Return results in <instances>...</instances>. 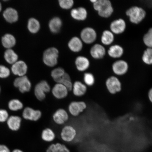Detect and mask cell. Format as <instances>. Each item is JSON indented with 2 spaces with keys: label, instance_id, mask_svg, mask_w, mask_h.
I'll list each match as a JSON object with an SVG mask.
<instances>
[{
  "label": "cell",
  "instance_id": "8992f818",
  "mask_svg": "<svg viewBox=\"0 0 152 152\" xmlns=\"http://www.w3.org/2000/svg\"><path fill=\"white\" fill-rule=\"evenodd\" d=\"M14 85L23 94L29 92L31 88V82L26 75L16 78L14 81Z\"/></svg>",
  "mask_w": 152,
  "mask_h": 152
},
{
  "label": "cell",
  "instance_id": "30bf717a",
  "mask_svg": "<svg viewBox=\"0 0 152 152\" xmlns=\"http://www.w3.org/2000/svg\"><path fill=\"white\" fill-rule=\"evenodd\" d=\"M81 38L83 42L86 44H91L94 42L96 38V33L92 28H85L81 31Z\"/></svg>",
  "mask_w": 152,
  "mask_h": 152
},
{
  "label": "cell",
  "instance_id": "8d00e7d4",
  "mask_svg": "<svg viewBox=\"0 0 152 152\" xmlns=\"http://www.w3.org/2000/svg\"><path fill=\"white\" fill-rule=\"evenodd\" d=\"M58 3L60 7L64 9H71L74 5V1L72 0H59Z\"/></svg>",
  "mask_w": 152,
  "mask_h": 152
},
{
  "label": "cell",
  "instance_id": "b9f144b4",
  "mask_svg": "<svg viewBox=\"0 0 152 152\" xmlns=\"http://www.w3.org/2000/svg\"><path fill=\"white\" fill-rule=\"evenodd\" d=\"M12 152H23L22 151H21V150L18 149H15L14 150V151H12Z\"/></svg>",
  "mask_w": 152,
  "mask_h": 152
},
{
  "label": "cell",
  "instance_id": "f1b7e54d",
  "mask_svg": "<svg viewBox=\"0 0 152 152\" xmlns=\"http://www.w3.org/2000/svg\"><path fill=\"white\" fill-rule=\"evenodd\" d=\"M41 138L44 141L52 142L56 138V134L52 129L47 128L43 130L41 134Z\"/></svg>",
  "mask_w": 152,
  "mask_h": 152
},
{
  "label": "cell",
  "instance_id": "74e56055",
  "mask_svg": "<svg viewBox=\"0 0 152 152\" xmlns=\"http://www.w3.org/2000/svg\"><path fill=\"white\" fill-rule=\"evenodd\" d=\"M10 75V71L5 66L0 64V78L5 79L8 77Z\"/></svg>",
  "mask_w": 152,
  "mask_h": 152
},
{
  "label": "cell",
  "instance_id": "7c38bea8",
  "mask_svg": "<svg viewBox=\"0 0 152 152\" xmlns=\"http://www.w3.org/2000/svg\"><path fill=\"white\" fill-rule=\"evenodd\" d=\"M11 71L14 75L18 77L26 75L28 71V66L23 61H18L11 66Z\"/></svg>",
  "mask_w": 152,
  "mask_h": 152
},
{
  "label": "cell",
  "instance_id": "d6986e66",
  "mask_svg": "<svg viewBox=\"0 0 152 152\" xmlns=\"http://www.w3.org/2000/svg\"><path fill=\"white\" fill-rule=\"evenodd\" d=\"M72 90L75 96H82L84 95L87 91V87L84 83L80 81H76L74 83Z\"/></svg>",
  "mask_w": 152,
  "mask_h": 152
},
{
  "label": "cell",
  "instance_id": "d590c367",
  "mask_svg": "<svg viewBox=\"0 0 152 152\" xmlns=\"http://www.w3.org/2000/svg\"><path fill=\"white\" fill-rule=\"evenodd\" d=\"M143 40L146 46L149 48H152V28H150L144 35Z\"/></svg>",
  "mask_w": 152,
  "mask_h": 152
},
{
  "label": "cell",
  "instance_id": "7bdbcfd3",
  "mask_svg": "<svg viewBox=\"0 0 152 152\" xmlns=\"http://www.w3.org/2000/svg\"><path fill=\"white\" fill-rule=\"evenodd\" d=\"M2 7L1 4L0 2V12H1L2 10Z\"/></svg>",
  "mask_w": 152,
  "mask_h": 152
},
{
  "label": "cell",
  "instance_id": "ffe728a7",
  "mask_svg": "<svg viewBox=\"0 0 152 152\" xmlns=\"http://www.w3.org/2000/svg\"><path fill=\"white\" fill-rule=\"evenodd\" d=\"M72 18L78 20H84L86 18L87 12L84 7H80L72 9L71 12Z\"/></svg>",
  "mask_w": 152,
  "mask_h": 152
},
{
  "label": "cell",
  "instance_id": "ee69618b",
  "mask_svg": "<svg viewBox=\"0 0 152 152\" xmlns=\"http://www.w3.org/2000/svg\"><path fill=\"white\" fill-rule=\"evenodd\" d=\"M1 87H0V93H1Z\"/></svg>",
  "mask_w": 152,
  "mask_h": 152
},
{
  "label": "cell",
  "instance_id": "2e32d148",
  "mask_svg": "<svg viewBox=\"0 0 152 152\" xmlns=\"http://www.w3.org/2000/svg\"><path fill=\"white\" fill-rule=\"evenodd\" d=\"M3 16L6 21L10 23H13L18 21L19 16L16 9L12 7H8L4 11Z\"/></svg>",
  "mask_w": 152,
  "mask_h": 152
},
{
  "label": "cell",
  "instance_id": "9c48e42d",
  "mask_svg": "<svg viewBox=\"0 0 152 152\" xmlns=\"http://www.w3.org/2000/svg\"><path fill=\"white\" fill-rule=\"evenodd\" d=\"M42 113L39 110H35L27 107L25 108L22 113V116L26 120L37 121L41 118Z\"/></svg>",
  "mask_w": 152,
  "mask_h": 152
},
{
  "label": "cell",
  "instance_id": "ac0fdd59",
  "mask_svg": "<svg viewBox=\"0 0 152 152\" xmlns=\"http://www.w3.org/2000/svg\"><path fill=\"white\" fill-rule=\"evenodd\" d=\"M90 54L93 58L95 59L102 58L106 54L105 49L102 45L96 44L91 48Z\"/></svg>",
  "mask_w": 152,
  "mask_h": 152
},
{
  "label": "cell",
  "instance_id": "277c9868",
  "mask_svg": "<svg viewBox=\"0 0 152 152\" xmlns=\"http://www.w3.org/2000/svg\"><path fill=\"white\" fill-rule=\"evenodd\" d=\"M105 85L107 92L112 95L118 94L122 90V83L115 76H112L108 77L105 81Z\"/></svg>",
  "mask_w": 152,
  "mask_h": 152
},
{
  "label": "cell",
  "instance_id": "7402d4cb",
  "mask_svg": "<svg viewBox=\"0 0 152 152\" xmlns=\"http://www.w3.org/2000/svg\"><path fill=\"white\" fill-rule=\"evenodd\" d=\"M75 65L79 71L83 72L86 70L90 66V61L88 59L83 56H79L76 59Z\"/></svg>",
  "mask_w": 152,
  "mask_h": 152
},
{
  "label": "cell",
  "instance_id": "5b68a950",
  "mask_svg": "<svg viewBox=\"0 0 152 152\" xmlns=\"http://www.w3.org/2000/svg\"><path fill=\"white\" fill-rule=\"evenodd\" d=\"M51 88L48 83L45 80L41 81L38 83L34 89V94L36 98L40 101L46 97V94L50 92Z\"/></svg>",
  "mask_w": 152,
  "mask_h": 152
},
{
  "label": "cell",
  "instance_id": "e575fe53",
  "mask_svg": "<svg viewBox=\"0 0 152 152\" xmlns=\"http://www.w3.org/2000/svg\"><path fill=\"white\" fill-rule=\"evenodd\" d=\"M85 85L88 86H92L94 85L95 82L94 76L93 74L90 73H86L84 74L83 77Z\"/></svg>",
  "mask_w": 152,
  "mask_h": 152
},
{
  "label": "cell",
  "instance_id": "60d3db41",
  "mask_svg": "<svg viewBox=\"0 0 152 152\" xmlns=\"http://www.w3.org/2000/svg\"><path fill=\"white\" fill-rule=\"evenodd\" d=\"M148 98L149 102L152 104V87L148 91Z\"/></svg>",
  "mask_w": 152,
  "mask_h": 152
},
{
  "label": "cell",
  "instance_id": "3957f363",
  "mask_svg": "<svg viewBox=\"0 0 152 152\" xmlns=\"http://www.w3.org/2000/svg\"><path fill=\"white\" fill-rule=\"evenodd\" d=\"M58 51L56 48L52 47L45 51L43 54V61L45 65L53 67L58 63Z\"/></svg>",
  "mask_w": 152,
  "mask_h": 152
},
{
  "label": "cell",
  "instance_id": "83f0119b",
  "mask_svg": "<svg viewBox=\"0 0 152 152\" xmlns=\"http://www.w3.org/2000/svg\"><path fill=\"white\" fill-rule=\"evenodd\" d=\"M47 152H70V151L64 144L56 143L49 146L47 150Z\"/></svg>",
  "mask_w": 152,
  "mask_h": 152
},
{
  "label": "cell",
  "instance_id": "4fadbf2b",
  "mask_svg": "<svg viewBox=\"0 0 152 152\" xmlns=\"http://www.w3.org/2000/svg\"><path fill=\"white\" fill-rule=\"evenodd\" d=\"M53 119L56 124L62 125L68 120L69 115L65 110L60 109L57 110L53 114Z\"/></svg>",
  "mask_w": 152,
  "mask_h": 152
},
{
  "label": "cell",
  "instance_id": "836d02e7",
  "mask_svg": "<svg viewBox=\"0 0 152 152\" xmlns=\"http://www.w3.org/2000/svg\"><path fill=\"white\" fill-rule=\"evenodd\" d=\"M142 61L148 65L152 64V48H148L144 51L142 56Z\"/></svg>",
  "mask_w": 152,
  "mask_h": 152
},
{
  "label": "cell",
  "instance_id": "e0dca14e",
  "mask_svg": "<svg viewBox=\"0 0 152 152\" xmlns=\"http://www.w3.org/2000/svg\"><path fill=\"white\" fill-rule=\"evenodd\" d=\"M7 122L10 129L13 131H17L20 128L22 119L18 116L11 115L9 117Z\"/></svg>",
  "mask_w": 152,
  "mask_h": 152
},
{
  "label": "cell",
  "instance_id": "cb8c5ba5",
  "mask_svg": "<svg viewBox=\"0 0 152 152\" xmlns=\"http://www.w3.org/2000/svg\"><path fill=\"white\" fill-rule=\"evenodd\" d=\"M62 26V20L58 17H55L51 19L49 23V29L52 33L54 34L59 32Z\"/></svg>",
  "mask_w": 152,
  "mask_h": 152
},
{
  "label": "cell",
  "instance_id": "52a82bcc",
  "mask_svg": "<svg viewBox=\"0 0 152 152\" xmlns=\"http://www.w3.org/2000/svg\"><path fill=\"white\" fill-rule=\"evenodd\" d=\"M77 132L74 127L67 125L62 128L60 136L62 140L66 142L73 141L77 136Z\"/></svg>",
  "mask_w": 152,
  "mask_h": 152
},
{
  "label": "cell",
  "instance_id": "44dd1931",
  "mask_svg": "<svg viewBox=\"0 0 152 152\" xmlns=\"http://www.w3.org/2000/svg\"><path fill=\"white\" fill-rule=\"evenodd\" d=\"M3 46L7 49H11L16 45V41L14 36L10 34H7L1 38Z\"/></svg>",
  "mask_w": 152,
  "mask_h": 152
},
{
  "label": "cell",
  "instance_id": "ba28073f",
  "mask_svg": "<svg viewBox=\"0 0 152 152\" xmlns=\"http://www.w3.org/2000/svg\"><path fill=\"white\" fill-rule=\"evenodd\" d=\"M87 105L83 101H74L68 106V111L74 117H77L86 109Z\"/></svg>",
  "mask_w": 152,
  "mask_h": 152
},
{
  "label": "cell",
  "instance_id": "d4e9b609",
  "mask_svg": "<svg viewBox=\"0 0 152 152\" xmlns=\"http://www.w3.org/2000/svg\"><path fill=\"white\" fill-rule=\"evenodd\" d=\"M4 58L6 62L13 64L18 61V56L12 49H7L4 53Z\"/></svg>",
  "mask_w": 152,
  "mask_h": 152
},
{
  "label": "cell",
  "instance_id": "4316f807",
  "mask_svg": "<svg viewBox=\"0 0 152 152\" xmlns=\"http://www.w3.org/2000/svg\"><path fill=\"white\" fill-rule=\"evenodd\" d=\"M28 28L30 33L36 34L39 31L40 24L37 19L31 18L28 20L27 25Z\"/></svg>",
  "mask_w": 152,
  "mask_h": 152
},
{
  "label": "cell",
  "instance_id": "603a6c76",
  "mask_svg": "<svg viewBox=\"0 0 152 152\" xmlns=\"http://www.w3.org/2000/svg\"><path fill=\"white\" fill-rule=\"evenodd\" d=\"M68 46L72 52H79L82 49V42L78 37H73L69 42Z\"/></svg>",
  "mask_w": 152,
  "mask_h": 152
},
{
  "label": "cell",
  "instance_id": "9a60e30c",
  "mask_svg": "<svg viewBox=\"0 0 152 152\" xmlns=\"http://www.w3.org/2000/svg\"><path fill=\"white\" fill-rule=\"evenodd\" d=\"M126 27L124 20L122 19H118L114 20L110 24L111 31L113 34H121L124 32Z\"/></svg>",
  "mask_w": 152,
  "mask_h": 152
},
{
  "label": "cell",
  "instance_id": "d6a6232c",
  "mask_svg": "<svg viewBox=\"0 0 152 152\" xmlns=\"http://www.w3.org/2000/svg\"><path fill=\"white\" fill-rule=\"evenodd\" d=\"M65 73L64 69L58 67L53 69L51 72V75L53 80L57 83Z\"/></svg>",
  "mask_w": 152,
  "mask_h": 152
},
{
  "label": "cell",
  "instance_id": "484cf974",
  "mask_svg": "<svg viewBox=\"0 0 152 152\" xmlns=\"http://www.w3.org/2000/svg\"><path fill=\"white\" fill-rule=\"evenodd\" d=\"M123 48L118 45H114L110 47L108 50L109 56L114 58H120L123 54Z\"/></svg>",
  "mask_w": 152,
  "mask_h": 152
},
{
  "label": "cell",
  "instance_id": "6da1fadb",
  "mask_svg": "<svg viewBox=\"0 0 152 152\" xmlns=\"http://www.w3.org/2000/svg\"><path fill=\"white\" fill-rule=\"evenodd\" d=\"M94 7L102 18H109L113 12L111 3L109 0H96L94 3Z\"/></svg>",
  "mask_w": 152,
  "mask_h": 152
},
{
  "label": "cell",
  "instance_id": "1f68e13d",
  "mask_svg": "<svg viewBox=\"0 0 152 152\" xmlns=\"http://www.w3.org/2000/svg\"><path fill=\"white\" fill-rule=\"evenodd\" d=\"M61 83L65 86L69 91L72 90L73 84L69 75L65 73L58 83Z\"/></svg>",
  "mask_w": 152,
  "mask_h": 152
},
{
  "label": "cell",
  "instance_id": "5bb4252c",
  "mask_svg": "<svg viewBox=\"0 0 152 152\" xmlns=\"http://www.w3.org/2000/svg\"><path fill=\"white\" fill-rule=\"evenodd\" d=\"M127 63L124 60H118L114 63L112 69L114 74L118 76H122L126 74L128 70Z\"/></svg>",
  "mask_w": 152,
  "mask_h": 152
},
{
  "label": "cell",
  "instance_id": "ab89813d",
  "mask_svg": "<svg viewBox=\"0 0 152 152\" xmlns=\"http://www.w3.org/2000/svg\"><path fill=\"white\" fill-rule=\"evenodd\" d=\"M0 152H10V151L6 146L0 144Z\"/></svg>",
  "mask_w": 152,
  "mask_h": 152
},
{
  "label": "cell",
  "instance_id": "4dcf8cb0",
  "mask_svg": "<svg viewBox=\"0 0 152 152\" xmlns=\"http://www.w3.org/2000/svg\"><path fill=\"white\" fill-rule=\"evenodd\" d=\"M8 106L9 109L11 111H17L23 108V104L20 100L14 99L10 101Z\"/></svg>",
  "mask_w": 152,
  "mask_h": 152
},
{
  "label": "cell",
  "instance_id": "7a4b0ae2",
  "mask_svg": "<svg viewBox=\"0 0 152 152\" xmlns=\"http://www.w3.org/2000/svg\"><path fill=\"white\" fill-rule=\"evenodd\" d=\"M126 15L130 19L131 22L138 24L143 20L146 16V12L141 7L134 6L127 10Z\"/></svg>",
  "mask_w": 152,
  "mask_h": 152
},
{
  "label": "cell",
  "instance_id": "f546056e",
  "mask_svg": "<svg viewBox=\"0 0 152 152\" xmlns=\"http://www.w3.org/2000/svg\"><path fill=\"white\" fill-rule=\"evenodd\" d=\"M114 40L113 34L109 30H104L102 33L101 37V41L102 44L105 45L111 44Z\"/></svg>",
  "mask_w": 152,
  "mask_h": 152
},
{
  "label": "cell",
  "instance_id": "8fae6325",
  "mask_svg": "<svg viewBox=\"0 0 152 152\" xmlns=\"http://www.w3.org/2000/svg\"><path fill=\"white\" fill-rule=\"evenodd\" d=\"M69 91L61 83H57L52 90V92L54 97L58 99L65 98L68 96Z\"/></svg>",
  "mask_w": 152,
  "mask_h": 152
},
{
  "label": "cell",
  "instance_id": "f35d334b",
  "mask_svg": "<svg viewBox=\"0 0 152 152\" xmlns=\"http://www.w3.org/2000/svg\"><path fill=\"white\" fill-rule=\"evenodd\" d=\"M9 117V113L6 110L0 109V122L7 121Z\"/></svg>",
  "mask_w": 152,
  "mask_h": 152
}]
</instances>
